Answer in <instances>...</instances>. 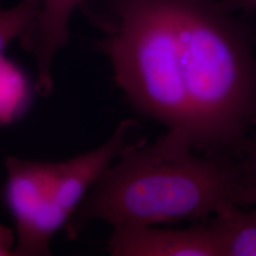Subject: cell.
Instances as JSON below:
<instances>
[{
    "instance_id": "1",
    "label": "cell",
    "mask_w": 256,
    "mask_h": 256,
    "mask_svg": "<svg viewBox=\"0 0 256 256\" xmlns=\"http://www.w3.org/2000/svg\"><path fill=\"white\" fill-rule=\"evenodd\" d=\"M187 133L168 131L156 142L129 144L84 196L64 226L74 239L92 220L113 229L205 220L244 186L212 155H196Z\"/></svg>"
},
{
    "instance_id": "2",
    "label": "cell",
    "mask_w": 256,
    "mask_h": 256,
    "mask_svg": "<svg viewBox=\"0 0 256 256\" xmlns=\"http://www.w3.org/2000/svg\"><path fill=\"white\" fill-rule=\"evenodd\" d=\"M136 124L134 120H124L101 146L55 162L46 206L16 256H50V241L56 232L64 228L94 183L130 144L128 137Z\"/></svg>"
},
{
    "instance_id": "3",
    "label": "cell",
    "mask_w": 256,
    "mask_h": 256,
    "mask_svg": "<svg viewBox=\"0 0 256 256\" xmlns=\"http://www.w3.org/2000/svg\"><path fill=\"white\" fill-rule=\"evenodd\" d=\"M108 250L113 256H223L220 239L210 222L188 229L115 228Z\"/></svg>"
},
{
    "instance_id": "4",
    "label": "cell",
    "mask_w": 256,
    "mask_h": 256,
    "mask_svg": "<svg viewBox=\"0 0 256 256\" xmlns=\"http://www.w3.org/2000/svg\"><path fill=\"white\" fill-rule=\"evenodd\" d=\"M5 202L14 221L16 243L14 254L30 236L46 205L55 162H36L10 156L5 160Z\"/></svg>"
},
{
    "instance_id": "5",
    "label": "cell",
    "mask_w": 256,
    "mask_h": 256,
    "mask_svg": "<svg viewBox=\"0 0 256 256\" xmlns=\"http://www.w3.org/2000/svg\"><path fill=\"white\" fill-rule=\"evenodd\" d=\"M84 1L45 0L36 22L20 38L22 46L36 58L37 76L34 88L41 96H48L54 90V59L57 52L66 46L70 18Z\"/></svg>"
},
{
    "instance_id": "6",
    "label": "cell",
    "mask_w": 256,
    "mask_h": 256,
    "mask_svg": "<svg viewBox=\"0 0 256 256\" xmlns=\"http://www.w3.org/2000/svg\"><path fill=\"white\" fill-rule=\"evenodd\" d=\"M223 256H256V209L241 210L230 202L216 212L210 220Z\"/></svg>"
},
{
    "instance_id": "7",
    "label": "cell",
    "mask_w": 256,
    "mask_h": 256,
    "mask_svg": "<svg viewBox=\"0 0 256 256\" xmlns=\"http://www.w3.org/2000/svg\"><path fill=\"white\" fill-rule=\"evenodd\" d=\"M1 122L18 118L30 101V84L22 70L4 54L0 57Z\"/></svg>"
},
{
    "instance_id": "8",
    "label": "cell",
    "mask_w": 256,
    "mask_h": 256,
    "mask_svg": "<svg viewBox=\"0 0 256 256\" xmlns=\"http://www.w3.org/2000/svg\"><path fill=\"white\" fill-rule=\"evenodd\" d=\"M44 1L45 0H20L16 6L1 12V54L5 52L14 39H20L32 28L42 12Z\"/></svg>"
},
{
    "instance_id": "9",
    "label": "cell",
    "mask_w": 256,
    "mask_h": 256,
    "mask_svg": "<svg viewBox=\"0 0 256 256\" xmlns=\"http://www.w3.org/2000/svg\"><path fill=\"white\" fill-rule=\"evenodd\" d=\"M16 243V236L12 230L1 226L0 230V256H12Z\"/></svg>"
},
{
    "instance_id": "10",
    "label": "cell",
    "mask_w": 256,
    "mask_h": 256,
    "mask_svg": "<svg viewBox=\"0 0 256 256\" xmlns=\"http://www.w3.org/2000/svg\"><path fill=\"white\" fill-rule=\"evenodd\" d=\"M232 12L256 10V0H222Z\"/></svg>"
},
{
    "instance_id": "11",
    "label": "cell",
    "mask_w": 256,
    "mask_h": 256,
    "mask_svg": "<svg viewBox=\"0 0 256 256\" xmlns=\"http://www.w3.org/2000/svg\"><path fill=\"white\" fill-rule=\"evenodd\" d=\"M242 200L252 202L256 204V182L252 185L244 187L242 192Z\"/></svg>"
}]
</instances>
